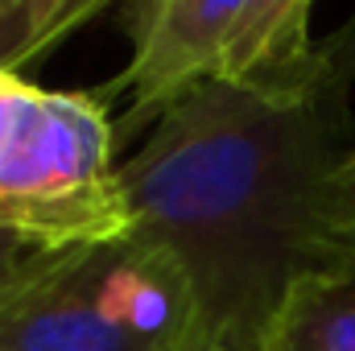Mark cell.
Instances as JSON below:
<instances>
[{
	"label": "cell",
	"mask_w": 355,
	"mask_h": 351,
	"mask_svg": "<svg viewBox=\"0 0 355 351\" xmlns=\"http://www.w3.org/2000/svg\"><path fill=\"white\" fill-rule=\"evenodd\" d=\"M190 351H261V331L248 327H223L215 335H198Z\"/></svg>",
	"instance_id": "8fae6325"
},
{
	"label": "cell",
	"mask_w": 355,
	"mask_h": 351,
	"mask_svg": "<svg viewBox=\"0 0 355 351\" xmlns=\"http://www.w3.org/2000/svg\"><path fill=\"white\" fill-rule=\"evenodd\" d=\"M54 46L25 12V0H0V71H17L21 62L37 58Z\"/></svg>",
	"instance_id": "9c48e42d"
},
{
	"label": "cell",
	"mask_w": 355,
	"mask_h": 351,
	"mask_svg": "<svg viewBox=\"0 0 355 351\" xmlns=\"http://www.w3.org/2000/svg\"><path fill=\"white\" fill-rule=\"evenodd\" d=\"M198 335L190 277L132 236L71 248L0 310V351H190Z\"/></svg>",
	"instance_id": "7a4b0ae2"
},
{
	"label": "cell",
	"mask_w": 355,
	"mask_h": 351,
	"mask_svg": "<svg viewBox=\"0 0 355 351\" xmlns=\"http://www.w3.org/2000/svg\"><path fill=\"white\" fill-rule=\"evenodd\" d=\"M261 351H355V264L297 277L268 318Z\"/></svg>",
	"instance_id": "5b68a950"
},
{
	"label": "cell",
	"mask_w": 355,
	"mask_h": 351,
	"mask_svg": "<svg viewBox=\"0 0 355 351\" xmlns=\"http://www.w3.org/2000/svg\"><path fill=\"white\" fill-rule=\"evenodd\" d=\"M310 8L314 0H248L223 54L219 79L277 83L302 71L318 50V42L310 37Z\"/></svg>",
	"instance_id": "8992f818"
},
{
	"label": "cell",
	"mask_w": 355,
	"mask_h": 351,
	"mask_svg": "<svg viewBox=\"0 0 355 351\" xmlns=\"http://www.w3.org/2000/svg\"><path fill=\"white\" fill-rule=\"evenodd\" d=\"M71 248H58V244H46L21 228H8L0 219V310L29 285L37 281L50 264H58Z\"/></svg>",
	"instance_id": "52a82bcc"
},
{
	"label": "cell",
	"mask_w": 355,
	"mask_h": 351,
	"mask_svg": "<svg viewBox=\"0 0 355 351\" xmlns=\"http://www.w3.org/2000/svg\"><path fill=\"white\" fill-rule=\"evenodd\" d=\"M244 8L248 0H141L128 21L132 58L120 79L99 91L103 99L116 91L128 95L116 137L141 132V124H153L182 91L219 79Z\"/></svg>",
	"instance_id": "277c9868"
},
{
	"label": "cell",
	"mask_w": 355,
	"mask_h": 351,
	"mask_svg": "<svg viewBox=\"0 0 355 351\" xmlns=\"http://www.w3.org/2000/svg\"><path fill=\"white\" fill-rule=\"evenodd\" d=\"M327 240L339 264H355V149L327 186Z\"/></svg>",
	"instance_id": "ba28073f"
},
{
	"label": "cell",
	"mask_w": 355,
	"mask_h": 351,
	"mask_svg": "<svg viewBox=\"0 0 355 351\" xmlns=\"http://www.w3.org/2000/svg\"><path fill=\"white\" fill-rule=\"evenodd\" d=\"M37 91L42 87H33V83L21 79L17 71H0V153L8 149V141H12V132L21 128L25 112L33 108Z\"/></svg>",
	"instance_id": "30bf717a"
},
{
	"label": "cell",
	"mask_w": 355,
	"mask_h": 351,
	"mask_svg": "<svg viewBox=\"0 0 355 351\" xmlns=\"http://www.w3.org/2000/svg\"><path fill=\"white\" fill-rule=\"evenodd\" d=\"M116 128L95 91H37L0 153V219L58 248L128 232L116 186Z\"/></svg>",
	"instance_id": "3957f363"
},
{
	"label": "cell",
	"mask_w": 355,
	"mask_h": 351,
	"mask_svg": "<svg viewBox=\"0 0 355 351\" xmlns=\"http://www.w3.org/2000/svg\"><path fill=\"white\" fill-rule=\"evenodd\" d=\"M355 25L277 83L207 79L116 166L132 240L170 252L194 285L202 335H265L289 285L335 268L327 186L355 149Z\"/></svg>",
	"instance_id": "6da1fadb"
}]
</instances>
